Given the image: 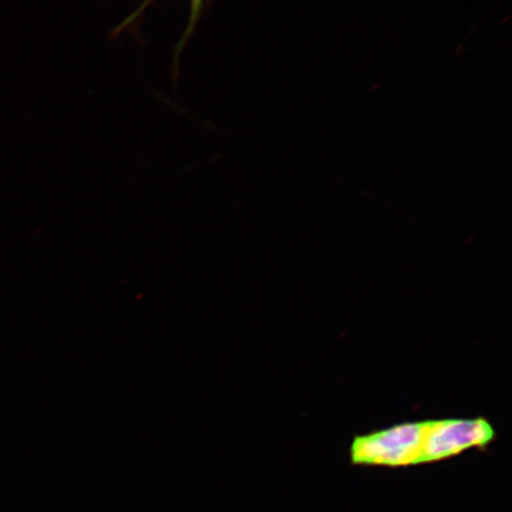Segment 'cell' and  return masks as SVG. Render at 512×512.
I'll use <instances>...</instances> for the list:
<instances>
[{
	"label": "cell",
	"mask_w": 512,
	"mask_h": 512,
	"mask_svg": "<svg viewBox=\"0 0 512 512\" xmlns=\"http://www.w3.org/2000/svg\"><path fill=\"white\" fill-rule=\"evenodd\" d=\"M427 421L406 422L366 435H358L350 447L351 463L400 467L419 465Z\"/></svg>",
	"instance_id": "obj_1"
},
{
	"label": "cell",
	"mask_w": 512,
	"mask_h": 512,
	"mask_svg": "<svg viewBox=\"0 0 512 512\" xmlns=\"http://www.w3.org/2000/svg\"><path fill=\"white\" fill-rule=\"evenodd\" d=\"M156 2L157 0H143V3L138 6L137 10H134L130 16L126 17L124 21L114 29L115 35L123 34V32L133 28L134 25H137L140 18H142L145 15V12ZM209 2L210 0H190L187 27H185L183 35L179 38L175 51L174 64H172V68L175 69V76L177 75L179 57H181L184 48L187 47L192 35L195 34L198 24H200Z\"/></svg>",
	"instance_id": "obj_3"
},
{
	"label": "cell",
	"mask_w": 512,
	"mask_h": 512,
	"mask_svg": "<svg viewBox=\"0 0 512 512\" xmlns=\"http://www.w3.org/2000/svg\"><path fill=\"white\" fill-rule=\"evenodd\" d=\"M495 437L494 426L484 418L427 421L419 465L456 457L471 448H484Z\"/></svg>",
	"instance_id": "obj_2"
}]
</instances>
